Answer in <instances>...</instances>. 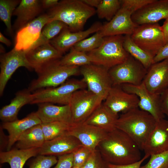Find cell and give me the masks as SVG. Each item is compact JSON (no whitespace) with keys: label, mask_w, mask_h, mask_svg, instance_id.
Segmentation results:
<instances>
[{"label":"cell","mask_w":168,"mask_h":168,"mask_svg":"<svg viewBox=\"0 0 168 168\" xmlns=\"http://www.w3.org/2000/svg\"><path fill=\"white\" fill-rule=\"evenodd\" d=\"M108 164L124 165L141 159L139 148L127 134L116 128L108 133L97 148Z\"/></svg>","instance_id":"6da1fadb"},{"label":"cell","mask_w":168,"mask_h":168,"mask_svg":"<svg viewBox=\"0 0 168 168\" xmlns=\"http://www.w3.org/2000/svg\"><path fill=\"white\" fill-rule=\"evenodd\" d=\"M96 11L82 0H62L47 13L50 21L57 20L66 24L73 32L83 30L87 20L95 15Z\"/></svg>","instance_id":"7a4b0ae2"},{"label":"cell","mask_w":168,"mask_h":168,"mask_svg":"<svg viewBox=\"0 0 168 168\" xmlns=\"http://www.w3.org/2000/svg\"><path fill=\"white\" fill-rule=\"evenodd\" d=\"M156 122L149 113L137 108L122 114L117 120L116 127L127 134L143 150Z\"/></svg>","instance_id":"3957f363"},{"label":"cell","mask_w":168,"mask_h":168,"mask_svg":"<svg viewBox=\"0 0 168 168\" xmlns=\"http://www.w3.org/2000/svg\"><path fill=\"white\" fill-rule=\"evenodd\" d=\"M124 35L105 37L100 46L87 53L91 63L108 70L125 61L129 56L123 47Z\"/></svg>","instance_id":"277c9868"},{"label":"cell","mask_w":168,"mask_h":168,"mask_svg":"<svg viewBox=\"0 0 168 168\" xmlns=\"http://www.w3.org/2000/svg\"><path fill=\"white\" fill-rule=\"evenodd\" d=\"M59 60L51 63L38 74V77L31 82L28 88L31 92L58 86L70 77L80 73L79 67L62 65Z\"/></svg>","instance_id":"5b68a950"},{"label":"cell","mask_w":168,"mask_h":168,"mask_svg":"<svg viewBox=\"0 0 168 168\" xmlns=\"http://www.w3.org/2000/svg\"><path fill=\"white\" fill-rule=\"evenodd\" d=\"M86 87L83 79H70L56 87L44 88L33 92L30 104L48 103L68 105L74 92Z\"/></svg>","instance_id":"8992f818"},{"label":"cell","mask_w":168,"mask_h":168,"mask_svg":"<svg viewBox=\"0 0 168 168\" xmlns=\"http://www.w3.org/2000/svg\"><path fill=\"white\" fill-rule=\"evenodd\" d=\"M130 36L137 45L153 57L166 43L161 26L158 23L138 26Z\"/></svg>","instance_id":"52a82bcc"},{"label":"cell","mask_w":168,"mask_h":168,"mask_svg":"<svg viewBox=\"0 0 168 168\" xmlns=\"http://www.w3.org/2000/svg\"><path fill=\"white\" fill-rule=\"evenodd\" d=\"M103 101L88 89H80L73 94L69 105L73 125L83 123Z\"/></svg>","instance_id":"ba28073f"},{"label":"cell","mask_w":168,"mask_h":168,"mask_svg":"<svg viewBox=\"0 0 168 168\" xmlns=\"http://www.w3.org/2000/svg\"><path fill=\"white\" fill-rule=\"evenodd\" d=\"M147 69L130 55L124 62L109 70L113 86L128 84L137 85L141 84Z\"/></svg>","instance_id":"9c48e42d"},{"label":"cell","mask_w":168,"mask_h":168,"mask_svg":"<svg viewBox=\"0 0 168 168\" xmlns=\"http://www.w3.org/2000/svg\"><path fill=\"white\" fill-rule=\"evenodd\" d=\"M80 73L87 89L104 100L113 86L109 70L91 63L81 67Z\"/></svg>","instance_id":"30bf717a"},{"label":"cell","mask_w":168,"mask_h":168,"mask_svg":"<svg viewBox=\"0 0 168 168\" xmlns=\"http://www.w3.org/2000/svg\"><path fill=\"white\" fill-rule=\"evenodd\" d=\"M120 86L126 92L137 96L139 99L138 108L149 113L156 121L164 118L165 115L161 107L160 95L151 92L143 82L137 85L124 84Z\"/></svg>","instance_id":"8fae6325"},{"label":"cell","mask_w":168,"mask_h":168,"mask_svg":"<svg viewBox=\"0 0 168 168\" xmlns=\"http://www.w3.org/2000/svg\"><path fill=\"white\" fill-rule=\"evenodd\" d=\"M0 95L3 94L5 87L12 75L19 68L24 67L32 70L26 56V52L13 48L0 57Z\"/></svg>","instance_id":"7c38bea8"},{"label":"cell","mask_w":168,"mask_h":168,"mask_svg":"<svg viewBox=\"0 0 168 168\" xmlns=\"http://www.w3.org/2000/svg\"><path fill=\"white\" fill-rule=\"evenodd\" d=\"M47 14H43L17 31L14 48L25 52L29 49L38 40L44 26L49 22Z\"/></svg>","instance_id":"4fadbf2b"},{"label":"cell","mask_w":168,"mask_h":168,"mask_svg":"<svg viewBox=\"0 0 168 168\" xmlns=\"http://www.w3.org/2000/svg\"><path fill=\"white\" fill-rule=\"evenodd\" d=\"M133 12L122 6L109 21L102 25L99 30L104 37L123 35H131L138 26L133 21L131 16Z\"/></svg>","instance_id":"5bb4252c"},{"label":"cell","mask_w":168,"mask_h":168,"mask_svg":"<svg viewBox=\"0 0 168 168\" xmlns=\"http://www.w3.org/2000/svg\"><path fill=\"white\" fill-rule=\"evenodd\" d=\"M104 100V105L117 114L138 108V96L126 92L120 85L113 86Z\"/></svg>","instance_id":"9a60e30c"},{"label":"cell","mask_w":168,"mask_h":168,"mask_svg":"<svg viewBox=\"0 0 168 168\" xmlns=\"http://www.w3.org/2000/svg\"><path fill=\"white\" fill-rule=\"evenodd\" d=\"M62 55L49 42L30 48L26 51L28 63L37 74L48 65L60 59Z\"/></svg>","instance_id":"2e32d148"},{"label":"cell","mask_w":168,"mask_h":168,"mask_svg":"<svg viewBox=\"0 0 168 168\" xmlns=\"http://www.w3.org/2000/svg\"><path fill=\"white\" fill-rule=\"evenodd\" d=\"M142 82L151 92L161 95L168 87V58L152 64Z\"/></svg>","instance_id":"e0dca14e"},{"label":"cell","mask_w":168,"mask_h":168,"mask_svg":"<svg viewBox=\"0 0 168 168\" xmlns=\"http://www.w3.org/2000/svg\"><path fill=\"white\" fill-rule=\"evenodd\" d=\"M131 18L137 26L168 19V0H154L134 12Z\"/></svg>","instance_id":"ac0fdd59"},{"label":"cell","mask_w":168,"mask_h":168,"mask_svg":"<svg viewBox=\"0 0 168 168\" xmlns=\"http://www.w3.org/2000/svg\"><path fill=\"white\" fill-rule=\"evenodd\" d=\"M102 25L100 22H96L86 30L76 32L71 31L66 26L49 43L63 54L91 34L100 30Z\"/></svg>","instance_id":"d6986e66"},{"label":"cell","mask_w":168,"mask_h":168,"mask_svg":"<svg viewBox=\"0 0 168 168\" xmlns=\"http://www.w3.org/2000/svg\"><path fill=\"white\" fill-rule=\"evenodd\" d=\"M108 133L95 126L84 123L70 127L67 133L76 138L82 145L94 151Z\"/></svg>","instance_id":"ffe728a7"},{"label":"cell","mask_w":168,"mask_h":168,"mask_svg":"<svg viewBox=\"0 0 168 168\" xmlns=\"http://www.w3.org/2000/svg\"><path fill=\"white\" fill-rule=\"evenodd\" d=\"M82 146L76 138L66 133L45 141L40 148L39 155L58 156L73 153Z\"/></svg>","instance_id":"44dd1931"},{"label":"cell","mask_w":168,"mask_h":168,"mask_svg":"<svg viewBox=\"0 0 168 168\" xmlns=\"http://www.w3.org/2000/svg\"><path fill=\"white\" fill-rule=\"evenodd\" d=\"M143 150L150 156L168 151V120L164 118L156 121Z\"/></svg>","instance_id":"7402d4cb"},{"label":"cell","mask_w":168,"mask_h":168,"mask_svg":"<svg viewBox=\"0 0 168 168\" xmlns=\"http://www.w3.org/2000/svg\"><path fill=\"white\" fill-rule=\"evenodd\" d=\"M36 113L42 123L61 122L73 125L72 114L69 105L58 106L48 103L38 104Z\"/></svg>","instance_id":"603a6c76"},{"label":"cell","mask_w":168,"mask_h":168,"mask_svg":"<svg viewBox=\"0 0 168 168\" xmlns=\"http://www.w3.org/2000/svg\"><path fill=\"white\" fill-rule=\"evenodd\" d=\"M42 122L36 112H33L25 118L14 121L3 122L2 127L6 130L8 133V144L7 151L11 149L21 136L27 129Z\"/></svg>","instance_id":"cb8c5ba5"},{"label":"cell","mask_w":168,"mask_h":168,"mask_svg":"<svg viewBox=\"0 0 168 168\" xmlns=\"http://www.w3.org/2000/svg\"><path fill=\"white\" fill-rule=\"evenodd\" d=\"M42 8L41 0H21L13 14L16 16L13 29L18 31L32 21L41 12Z\"/></svg>","instance_id":"d4e9b609"},{"label":"cell","mask_w":168,"mask_h":168,"mask_svg":"<svg viewBox=\"0 0 168 168\" xmlns=\"http://www.w3.org/2000/svg\"><path fill=\"white\" fill-rule=\"evenodd\" d=\"M119 116L102 103L84 123L108 133L116 128Z\"/></svg>","instance_id":"484cf974"},{"label":"cell","mask_w":168,"mask_h":168,"mask_svg":"<svg viewBox=\"0 0 168 168\" xmlns=\"http://www.w3.org/2000/svg\"><path fill=\"white\" fill-rule=\"evenodd\" d=\"M32 100V93L28 89L17 92L9 104L0 110V119L3 122H9L18 119L17 115L21 109Z\"/></svg>","instance_id":"4316f807"},{"label":"cell","mask_w":168,"mask_h":168,"mask_svg":"<svg viewBox=\"0 0 168 168\" xmlns=\"http://www.w3.org/2000/svg\"><path fill=\"white\" fill-rule=\"evenodd\" d=\"M40 148L26 149H14L0 153L1 163H7L11 168H23L26 161L30 158L39 154Z\"/></svg>","instance_id":"83f0119b"},{"label":"cell","mask_w":168,"mask_h":168,"mask_svg":"<svg viewBox=\"0 0 168 168\" xmlns=\"http://www.w3.org/2000/svg\"><path fill=\"white\" fill-rule=\"evenodd\" d=\"M45 141L41 124L29 128L20 137L16 142V147L20 149L40 148Z\"/></svg>","instance_id":"f1b7e54d"},{"label":"cell","mask_w":168,"mask_h":168,"mask_svg":"<svg viewBox=\"0 0 168 168\" xmlns=\"http://www.w3.org/2000/svg\"><path fill=\"white\" fill-rule=\"evenodd\" d=\"M123 47L125 51L147 69L154 63V57L137 45L130 35H124Z\"/></svg>","instance_id":"f546056e"},{"label":"cell","mask_w":168,"mask_h":168,"mask_svg":"<svg viewBox=\"0 0 168 168\" xmlns=\"http://www.w3.org/2000/svg\"><path fill=\"white\" fill-rule=\"evenodd\" d=\"M66 26H68L64 23L57 20L47 23L42 29L38 40L30 48L49 42Z\"/></svg>","instance_id":"4dcf8cb0"},{"label":"cell","mask_w":168,"mask_h":168,"mask_svg":"<svg viewBox=\"0 0 168 168\" xmlns=\"http://www.w3.org/2000/svg\"><path fill=\"white\" fill-rule=\"evenodd\" d=\"M61 64L79 67L91 64L90 58L86 53L70 49L69 52L60 59Z\"/></svg>","instance_id":"1f68e13d"},{"label":"cell","mask_w":168,"mask_h":168,"mask_svg":"<svg viewBox=\"0 0 168 168\" xmlns=\"http://www.w3.org/2000/svg\"><path fill=\"white\" fill-rule=\"evenodd\" d=\"M21 1L20 0H0V18L11 35H13V32L11 22L12 16Z\"/></svg>","instance_id":"d6a6232c"},{"label":"cell","mask_w":168,"mask_h":168,"mask_svg":"<svg viewBox=\"0 0 168 168\" xmlns=\"http://www.w3.org/2000/svg\"><path fill=\"white\" fill-rule=\"evenodd\" d=\"M121 7V0H101L96 8L98 17L110 21L116 14Z\"/></svg>","instance_id":"836d02e7"},{"label":"cell","mask_w":168,"mask_h":168,"mask_svg":"<svg viewBox=\"0 0 168 168\" xmlns=\"http://www.w3.org/2000/svg\"><path fill=\"white\" fill-rule=\"evenodd\" d=\"M41 125L45 141L51 140L67 133L71 126L58 122L42 123Z\"/></svg>","instance_id":"e575fe53"},{"label":"cell","mask_w":168,"mask_h":168,"mask_svg":"<svg viewBox=\"0 0 168 168\" xmlns=\"http://www.w3.org/2000/svg\"><path fill=\"white\" fill-rule=\"evenodd\" d=\"M104 37L99 30L91 37L83 40L72 47L76 50L88 53L100 47L103 43Z\"/></svg>","instance_id":"d590c367"},{"label":"cell","mask_w":168,"mask_h":168,"mask_svg":"<svg viewBox=\"0 0 168 168\" xmlns=\"http://www.w3.org/2000/svg\"><path fill=\"white\" fill-rule=\"evenodd\" d=\"M150 156L147 163L140 168H168V151Z\"/></svg>","instance_id":"8d00e7d4"},{"label":"cell","mask_w":168,"mask_h":168,"mask_svg":"<svg viewBox=\"0 0 168 168\" xmlns=\"http://www.w3.org/2000/svg\"><path fill=\"white\" fill-rule=\"evenodd\" d=\"M57 161L55 156L38 155L32 161L29 168H50Z\"/></svg>","instance_id":"74e56055"},{"label":"cell","mask_w":168,"mask_h":168,"mask_svg":"<svg viewBox=\"0 0 168 168\" xmlns=\"http://www.w3.org/2000/svg\"><path fill=\"white\" fill-rule=\"evenodd\" d=\"M89 148L83 145L73 152V166L81 168L86 163L92 152Z\"/></svg>","instance_id":"f35d334b"},{"label":"cell","mask_w":168,"mask_h":168,"mask_svg":"<svg viewBox=\"0 0 168 168\" xmlns=\"http://www.w3.org/2000/svg\"><path fill=\"white\" fill-rule=\"evenodd\" d=\"M107 164L97 148L81 168H108Z\"/></svg>","instance_id":"ab89813d"},{"label":"cell","mask_w":168,"mask_h":168,"mask_svg":"<svg viewBox=\"0 0 168 168\" xmlns=\"http://www.w3.org/2000/svg\"><path fill=\"white\" fill-rule=\"evenodd\" d=\"M154 0H121V6L131 10L133 13Z\"/></svg>","instance_id":"60d3db41"},{"label":"cell","mask_w":168,"mask_h":168,"mask_svg":"<svg viewBox=\"0 0 168 168\" xmlns=\"http://www.w3.org/2000/svg\"><path fill=\"white\" fill-rule=\"evenodd\" d=\"M73 166V152L58 156V161L54 168H72Z\"/></svg>","instance_id":"b9f144b4"},{"label":"cell","mask_w":168,"mask_h":168,"mask_svg":"<svg viewBox=\"0 0 168 168\" xmlns=\"http://www.w3.org/2000/svg\"><path fill=\"white\" fill-rule=\"evenodd\" d=\"M150 156L145 155L139 161L131 164L124 165H115L110 164H107L108 168H140L142 163Z\"/></svg>","instance_id":"7bdbcfd3"},{"label":"cell","mask_w":168,"mask_h":168,"mask_svg":"<svg viewBox=\"0 0 168 168\" xmlns=\"http://www.w3.org/2000/svg\"><path fill=\"white\" fill-rule=\"evenodd\" d=\"M168 58V42L162 47L154 57L153 63H156Z\"/></svg>","instance_id":"ee69618b"},{"label":"cell","mask_w":168,"mask_h":168,"mask_svg":"<svg viewBox=\"0 0 168 168\" xmlns=\"http://www.w3.org/2000/svg\"><path fill=\"white\" fill-rule=\"evenodd\" d=\"M160 102L163 113L168 117V87L160 95Z\"/></svg>","instance_id":"f6af8a7d"},{"label":"cell","mask_w":168,"mask_h":168,"mask_svg":"<svg viewBox=\"0 0 168 168\" xmlns=\"http://www.w3.org/2000/svg\"><path fill=\"white\" fill-rule=\"evenodd\" d=\"M58 0H42L41 3L43 8L50 9L58 4Z\"/></svg>","instance_id":"bcb514c9"},{"label":"cell","mask_w":168,"mask_h":168,"mask_svg":"<svg viewBox=\"0 0 168 168\" xmlns=\"http://www.w3.org/2000/svg\"><path fill=\"white\" fill-rule=\"evenodd\" d=\"M161 27L166 43L168 42V19L165 20Z\"/></svg>","instance_id":"7dc6e473"},{"label":"cell","mask_w":168,"mask_h":168,"mask_svg":"<svg viewBox=\"0 0 168 168\" xmlns=\"http://www.w3.org/2000/svg\"><path fill=\"white\" fill-rule=\"evenodd\" d=\"M84 3L88 6L97 8L100 3L101 0H82Z\"/></svg>","instance_id":"c3c4849f"},{"label":"cell","mask_w":168,"mask_h":168,"mask_svg":"<svg viewBox=\"0 0 168 168\" xmlns=\"http://www.w3.org/2000/svg\"><path fill=\"white\" fill-rule=\"evenodd\" d=\"M3 128L1 127V128H0V152L2 151V150L3 148H4L5 147H6V148L7 147V145L5 143L4 141L5 139H6V137L5 134L3 132Z\"/></svg>","instance_id":"681fc988"},{"label":"cell","mask_w":168,"mask_h":168,"mask_svg":"<svg viewBox=\"0 0 168 168\" xmlns=\"http://www.w3.org/2000/svg\"><path fill=\"white\" fill-rule=\"evenodd\" d=\"M0 42L8 47L10 46L12 44L11 41L5 37L1 32H0Z\"/></svg>","instance_id":"f907efd6"},{"label":"cell","mask_w":168,"mask_h":168,"mask_svg":"<svg viewBox=\"0 0 168 168\" xmlns=\"http://www.w3.org/2000/svg\"><path fill=\"white\" fill-rule=\"evenodd\" d=\"M0 52L1 54L5 53V49L4 47L1 44H0Z\"/></svg>","instance_id":"816d5d0a"},{"label":"cell","mask_w":168,"mask_h":168,"mask_svg":"<svg viewBox=\"0 0 168 168\" xmlns=\"http://www.w3.org/2000/svg\"><path fill=\"white\" fill-rule=\"evenodd\" d=\"M72 168H80L79 167H72Z\"/></svg>","instance_id":"f5cc1de1"}]
</instances>
